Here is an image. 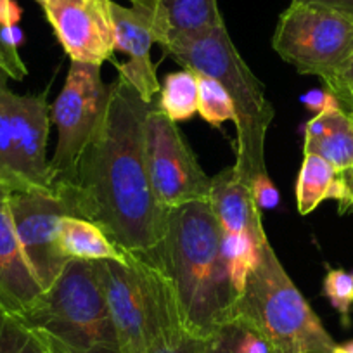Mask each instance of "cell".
Returning <instances> with one entry per match:
<instances>
[{"label": "cell", "mask_w": 353, "mask_h": 353, "mask_svg": "<svg viewBox=\"0 0 353 353\" xmlns=\"http://www.w3.org/2000/svg\"><path fill=\"white\" fill-rule=\"evenodd\" d=\"M9 206L26 263L46 293L70 261L59 246V223L73 210L63 194L39 189L11 191Z\"/></svg>", "instance_id": "8fae6325"}, {"label": "cell", "mask_w": 353, "mask_h": 353, "mask_svg": "<svg viewBox=\"0 0 353 353\" xmlns=\"http://www.w3.org/2000/svg\"><path fill=\"white\" fill-rule=\"evenodd\" d=\"M208 203L225 234L250 237L258 248L269 239L251 185L237 175L234 166H227L219 175L212 176Z\"/></svg>", "instance_id": "9a60e30c"}, {"label": "cell", "mask_w": 353, "mask_h": 353, "mask_svg": "<svg viewBox=\"0 0 353 353\" xmlns=\"http://www.w3.org/2000/svg\"><path fill=\"white\" fill-rule=\"evenodd\" d=\"M47 346H49V345H47ZM49 352L50 353H64V352H57V350H52V348H50V346H49Z\"/></svg>", "instance_id": "e575fe53"}, {"label": "cell", "mask_w": 353, "mask_h": 353, "mask_svg": "<svg viewBox=\"0 0 353 353\" xmlns=\"http://www.w3.org/2000/svg\"><path fill=\"white\" fill-rule=\"evenodd\" d=\"M198 113L206 123L216 128L225 121H236L234 104L225 88L206 74H199L198 80Z\"/></svg>", "instance_id": "7402d4cb"}, {"label": "cell", "mask_w": 353, "mask_h": 353, "mask_svg": "<svg viewBox=\"0 0 353 353\" xmlns=\"http://www.w3.org/2000/svg\"><path fill=\"white\" fill-rule=\"evenodd\" d=\"M198 80L199 74L192 70H181L165 77L156 106L172 121L191 120L198 113Z\"/></svg>", "instance_id": "ffe728a7"}, {"label": "cell", "mask_w": 353, "mask_h": 353, "mask_svg": "<svg viewBox=\"0 0 353 353\" xmlns=\"http://www.w3.org/2000/svg\"><path fill=\"white\" fill-rule=\"evenodd\" d=\"M145 156L152 191L163 208L208 201L212 176L199 165L179 125L158 110L156 99L145 123Z\"/></svg>", "instance_id": "30bf717a"}, {"label": "cell", "mask_w": 353, "mask_h": 353, "mask_svg": "<svg viewBox=\"0 0 353 353\" xmlns=\"http://www.w3.org/2000/svg\"><path fill=\"white\" fill-rule=\"evenodd\" d=\"M113 0H43L42 9L66 56L73 63L114 61Z\"/></svg>", "instance_id": "7c38bea8"}, {"label": "cell", "mask_w": 353, "mask_h": 353, "mask_svg": "<svg viewBox=\"0 0 353 353\" xmlns=\"http://www.w3.org/2000/svg\"><path fill=\"white\" fill-rule=\"evenodd\" d=\"M0 71V181L12 191L57 192L47 159L50 106L47 92L21 96L8 87Z\"/></svg>", "instance_id": "52a82bcc"}, {"label": "cell", "mask_w": 353, "mask_h": 353, "mask_svg": "<svg viewBox=\"0 0 353 353\" xmlns=\"http://www.w3.org/2000/svg\"><path fill=\"white\" fill-rule=\"evenodd\" d=\"M128 2H130V4H132V2H137V0H128Z\"/></svg>", "instance_id": "74e56055"}, {"label": "cell", "mask_w": 353, "mask_h": 353, "mask_svg": "<svg viewBox=\"0 0 353 353\" xmlns=\"http://www.w3.org/2000/svg\"><path fill=\"white\" fill-rule=\"evenodd\" d=\"M348 212H353V198L350 199L343 208H339V213H348Z\"/></svg>", "instance_id": "836d02e7"}, {"label": "cell", "mask_w": 353, "mask_h": 353, "mask_svg": "<svg viewBox=\"0 0 353 353\" xmlns=\"http://www.w3.org/2000/svg\"><path fill=\"white\" fill-rule=\"evenodd\" d=\"M0 32H2V28H0ZM0 71L12 80H23L28 74L25 61L21 59L19 52L9 50L2 42V37H0Z\"/></svg>", "instance_id": "4316f807"}, {"label": "cell", "mask_w": 353, "mask_h": 353, "mask_svg": "<svg viewBox=\"0 0 353 353\" xmlns=\"http://www.w3.org/2000/svg\"><path fill=\"white\" fill-rule=\"evenodd\" d=\"M165 56L199 74L219 81L236 111V163L234 170L246 184L267 173L265 139L276 111L265 96V87L241 57L225 23L198 35L184 37L163 49Z\"/></svg>", "instance_id": "3957f363"}, {"label": "cell", "mask_w": 353, "mask_h": 353, "mask_svg": "<svg viewBox=\"0 0 353 353\" xmlns=\"http://www.w3.org/2000/svg\"><path fill=\"white\" fill-rule=\"evenodd\" d=\"M272 47L301 74L332 88L353 59V19L317 4L291 2L279 16Z\"/></svg>", "instance_id": "ba28073f"}, {"label": "cell", "mask_w": 353, "mask_h": 353, "mask_svg": "<svg viewBox=\"0 0 353 353\" xmlns=\"http://www.w3.org/2000/svg\"><path fill=\"white\" fill-rule=\"evenodd\" d=\"M329 92L339 101L343 110L348 108V113L353 110V59L350 61L346 70L339 74V78L332 85V88H329Z\"/></svg>", "instance_id": "83f0119b"}, {"label": "cell", "mask_w": 353, "mask_h": 353, "mask_svg": "<svg viewBox=\"0 0 353 353\" xmlns=\"http://www.w3.org/2000/svg\"><path fill=\"white\" fill-rule=\"evenodd\" d=\"M35 2H37V4H40V6H42V2H43V0H35Z\"/></svg>", "instance_id": "d590c367"}, {"label": "cell", "mask_w": 353, "mask_h": 353, "mask_svg": "<svg viewBox=\"0 0 353 353\" xmlns=\"http://www.w3.org/2000/svg\"><path fill=\"white\" fill-rule=\"evenodd\" d=\"M322 293L334 310L341 315L345 325H350V308L353 305V270L327 269L322 283Z\"/></svg>", "instance_id": "cb8c5ba5"}, {"label": "cell", "mask_w": 353, "mask_h": 353, "mask_svg": "<svg viewBox=\"0 0 353 353\" xmlns=\"http://www.w3.org/2000/svg\"><path fill=\"white\" fill-rule=\"evenodd\" d=\"M346 198L341 173L325 159L315 154H303L296 181V206L300 215H308L325 199L343 203Z\"/></svg>", "instance_id": "d6986e66"}, {"label": "cell", "mask_w": 353, "mask_h": 353, "mask_svg": "<svg viewBox=\"0 0 353 353\" xmlns=\"http://www.w3.org/2000/svg\"><path fill=\"white\" fill-rule=\"evenodd\" d=\"M97 270L120 353H145L159 332L181 325L168 279L152 261L132 254L128 263L97 261Z\"/></svg>", "instance_id": "8992f818"}, {"label": "cell", "mask_w": 353, "mask_h": 353, "mask_svg": "<svg viewBox=\"0 0 353 353\" xmlns=\"http://www.w3.org/2000/svg\"><path fill=\"white\" fill-rule=\"evenodd\" d=\"M251 192H253V199L256 203L258 208L263 210H272L279 205V191L270 181L269 173L258 175L253 182H251Z\"/></svg>", "instance_id": "484cf974"}, {"label": "cell", "mask_w": 353, "mask_h": 353, "mask_svg": "<svg viewBox=\"0 0 353 353\" xmlns=\"http://www.w3.org/2000/svg\"><path fill=\"white\" fill-rule=\"evenodd\" d=\"M111 16L114 25V47L128 57L127 63H117L118 73L134 85L142 99L152 103L161 90V83L151 59L154 37L148 12L137 2L125 8L113 0Z\"/></svg>", "instance_id": "4fadbf2b"}, {"label": "cell", "mask_w": 353, "mask_h": 353, "mask_svg": "<svg viewBox=\"0 0 353 353\" xmlns=\"http://www.w3.org/2000/svg\"><path fill=\"white\" fill-rule=\"evenodd\" d=\"M59 246L70 260L128 263L132 258V253L118 246L101 227L73 215L61 219Z\"/></svg>", "instance_id": "ac0fdd59"}, {"label": "cell", "mask_w": 353, "mask_h": 353, "mask_svg": "<svg viewBox=\"0 0 353 353\" xmlns=\"http://www.w3.org/2000/svg\"><path fill=\"white\" fill-rule=\"evenodd\" d=\"M145 260L168 279L185 332L208 339L232 324L237 291L223 251V229L208 201L170 210L165 237Z\"/></svg>", "instance_id": "7a4b0ae2"}, {"label": "cell", "mask_w": 353, "mask_h": 353, "mask_svg": "<svg viewBox=\"0 0 353 353\" xmlns=\"http://www.w3.org/2000/svg\"><path fill=\"white\" fill-rule=\"evenodd\" d=\"M232 324L260 336L274 353H332L338 345L269 239L258 248L256 263L234 305Z\"/></svg>", "instance_id": "277c9868"}, {"label": "cell", "mask_w": 353, "mask_h": 353, "mask_svg": "<svg viewBox=\"0 0 353 353\" xmlns=\"http://www.w3.org/2000/svg\"><path fill=\"white\" fill-rule=\"evenodd\" d=\"M350 117H352V120H353V110H352V111H350Z\"/></svg>", "instance_id": "8d00e7d4"}, {"label": "cell", "mask_w": 353, "mask_h": 353, "mask_svg": "<svg viewBox=\"0 0 353 353\" xmlns=\"http://www.w3.org/2000/svg\"><path fill=\"white\" fill-rule=\"evenodd\" d=\"M19 319L57 352L120 353L97 261H68L56 283Z\"/></svg>", "instance_id": "5b68a950"}, {"label": "cell", "mask_w": 353, "mask_h": 353, "mask_svg": "<svg viewBox=\"0 0 353 353\" xmlns=\"http://www.w3.org/2000/svg\"><path fill=\"white\" fill-rule=\"evenodd\" d=\"M11 191L0 181V308L21 317L35 307L43 291L33 277L16 236L9 206Z\"/></svg>", "instance_id": "5bb4252c"}, {"label": "cell", "mask_w": 353, "mask_h": 353, "mask_svg": "<svg viewBox=\"0 0 353 353\" xmlns=\"http://www.w3.org/2000/svg\"><path fill=\"white\" fill-rule=\"evenodd\" d=\"M205 339L185 332L181 325L159 332L145 353H201Z\"/></svg>", "instance_id": "d4e9b609"}, {"label": "cell", "mask_w": 353, "mask_h": 353, "mask_svg": "<svg viewBox=\"0 0 353 353\" xmlns=\"http://www.w3.org/2000/svg\"><path fill=\"white\" fill-rule=\"evenodd\" d=\"M0 353H50L47 343L18 315L0 308Z\"/></svg>", "instance_id": "44dd1931"}, {"label": "cell", "mask_w": 353, "mask_h": 353, "mask_svg": "<svg viewBox=\"0 0 353 353\" xmlns=\"http://www.w3.org/2000/svg\"><path fill=\"white\" fill-rule=\"evenodd\" d=\"M201 353H227L220 331L216 332V334H213L212 338L205 339V345H203Z\"/></svg>", "instance_id": "4dcf8cb0"}, {"label": "cell", "mask_w": 353, "mask_h": 353, "mask_svg": "<svg viewBox=\"0 0 353 353\" xmlns=\"http://www.w3.org/2000/svg\"><path fill=\"white\" fill-rule=\"evenodd\" d=\"M332 353H353V341L343 343V345H336Z\"/></svg>", "instance_id": "d6a6232c"}, {"label": "cell", "mask_w": 353, "mask_h": 353, "mask_svg": "<svg viewBox=\"0 0 353 353\" xmlns=\"http://www.w3.org/2000/svg\"><path fill=\"white\" fill-rule=\"evenodd\" d=\"M291 2H305V4H317L329 8L353 19V0H291Z\"/></svg>", "instance_id": "f546056e"}, {"label": "cell", "mask_w": 353, "mask_h": 353, "mask_svg": "<svg viewBox=\"0 0 353 353\" xmlns=\"http://www.w3.org/2000/svg\"><path fill=\"white\" fill-rule=\"evenodd\" d=\"M152 103L118 73L103 121L59 189L74 216L96 223L118 246L142 258L161 244L170 213L156 199L145 156Z\"/></svg>", "instance_id": "6da1fadb"}, {"label": "cell", "mask_w": 353, "mask_h": 353, "mask_svg": "<svg viewBox=\"0 0 353 353\" xmlns=\"http://www.w3.org/2000/svg\"><path fill=\"white\" fill-rule=\"evenodd\" d=\"M137 4L148 12L154 43L161 49L223 23L219 0H137Z\"/></svg>", "instance_id": "2e32d148"}, {"label": "cell", "mask_w": 353, "mask_h": 353, "mask_svg": "<svg viewBox=\"0 0 353 353\" xmlns=\"http://www.w3.org/2000/svg\"><path fill=\"white\" fill-rule=\"evenodd\" d=\"M110 85L103 81L101 66L73 63L57 99L50 106V120L57 128V145L50 165L57 192L70 181L78 158L96 134L106 111Z\"/></svg>", "instance_id": "9c48e42d"}, {"label": "cell", "mask_w": 353, "mask_h": 353, "mask_svg": "<svg viewBox=\"0 0 353 353\" xmlns=\"http://www.w3.org/2000/svg\"><path fill=\"white\" fill-rule=\"evenodd\" d=\"M300 101L301 104H305V106L310 111H314L315 114L322 113V111L325 110H331V108L341 106L339 101L329 92L327 88H325V90H317V88H315V90H310V92H307L305 96H301Z\"/></svg>", "instance_id": "f1b7e54d"}, {"label": "cell", "mask_w": 353, "mask_h": 353, "mask_svg": "<svg viewBox=\"0 0 353 353\" xmlns=\"http://www.w3.org/2000/svg\"><path fill=\"white\" fill-rule=\"evenodd\" d=\"M223 251H225L227 263H229L230 279H232L234 290L237 296L243 291L248 274L256 263L258 246L246 236L241 234H225L223 232Z\"/></svg>", "instance_id": "603a6c76"}, {"label": "cell", "mask_w": 353, "mask_h": 353, "mask_svg": "<svg viewBox=\"0 0 353 353\" xmlns=\"http://www.w3.org/2000/svg\"><path fill=\"white\" fill-rule=\"evenodd\" d=\"M303 154L321 156L339 173L353 166V120L341 106L315 114L305 125Z\"/></svg>", "instance_id": "e0dca14e"}, {"label": "cell", "mask_w": 353, "mask_h": 353, "mask_svg": "<svg viewBox=\"0 0 353 353\" xmlns=\"http://www.w3.org/2000/svg\"><path fill=\"white\" fill-rule=\"evenodd\" d=\"M341 181H343V184H345L346 198H345V201L339 203V208H343V206H345L346 203L353 198V166L352 168L345 170V172H341Z\"/></svg>", "instance_id": "1f68e13d"}]
</instances>
